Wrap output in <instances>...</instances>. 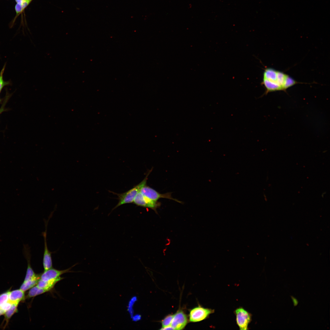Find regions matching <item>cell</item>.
<instances>
[{"label": "cell", "mask_w": 330, "mask_h": 330, "mask_svg": "<svg viewBox=\"0 0 330 330\" xmlns=\"http://www.w3.org/2000/svg\"><path fill=\"white\" fill-rule=\"evenodd\" d=\"M63 279V278L60 277L56 279L47 281H43L39 279L36 285L47 292L51 290L57 282Z\"/></svg>", "instance_id": "cell-12"}, {"label": "cell", "mask_w": 330, "mask_h": 330, "mask_svg": "<svg viewBox=\"0 0 330 330\" xmlns=\"http://www.w3.org/2000/svg\"><path fill=\"white\" fill-rule=\"evenodd\" d=\"M161 330H174L173 327L170 325L164 327H162Z\"/></svg>", "instance_id": "cell-24"}, {"label": "cell", "mask_w": 330, "mask_h": 330, "mask_svg": "<svg viewBox=\"0 0 330 330\" xmlns=\"http://www.w3.org/2000/svg\"><path fill=\"white\" fill-rule=\"evenodd\" d=\"M39 279H36L24 281L21 285L20 289L23 291L25 292L36 285Z\"/></svg>", "instance_id": "cell-15"}, {"label": "cell", "mask_w": 330, "mask_h": 330, "mask_svg": "<svg viewBox=\"0 0 330 330\" xmlns=\"http://www.w3.org/2000/svg\"><path fill=\"white\" fill-rule=\"evenodd\" d=\"M188 322L187 316L181 309L174 314L170 325L174 330H182L185 328Z\"/></svg>", "instance_id": "cell-9"}, {"label": "cell", "mask_w": 330, "mask_h": 330, "mask_svg": "<svg viewBox=\"0 0 330 330\" xmlns=\"http://www.w3.org/2000/svg\"><path fill=\"white\" fill-rule=\"evenodd\" d=\"M47 292L45 289L39 287L36 285L30 288L27 297L28 298L34 297Z\"/></svg>", "instance_id": "cell-13"}, {"label": "cell", "mask_w": 330, "mask_h": 330, "mask_svg": "<svg viewBox=\"0 0 330 330\" xmlns=\"http://www.w3.org/2000/svg\"><path fill=\"white\" fill-rule=\"evenodd\" d=\"M237 324L240 330L248 329V326L251 320V315L242 307L235 311Z\"/></svg>", "instance_id": "cell-6"}, {"label": "cell", "mask_w": 330, "mask_h": 330, "mask_svg": "<svg viewBox=\"0 0 330 330\" xmlns=\"http://www.w3.org/2000/svg\"><path fill=\"white\" fill-rule=\"evenodd\" d=\"M135 204L144 207L148 208L157 212V209L161 205L158 201L152 200L143 195L139 191L135 197L133 202Z\"/></svg>", "instance_id": "cell-7"}, {"label": "cell", "mask_w": 330, "mask_h": 330, "mask_svg": "<svg viewBox=\"0 0 330 330\" xmlns=\"http://www.w3.org/2000/svg\"><path fill=\"white\" fill-rule=\"evenodd\" d=\"M53 212H52L49 216V218L47 220H44L45 226V231L42 233L44 238V250L43 257V265L44 271L47 270L53 267V263L52 258V254L53 252L50 251L48 248L47 242V226L50 219L52 216Z\"/></svg>", "instance_id": "cell-5"}, {"label": "cell", "mask_w": 330, "mask_h": 330, "mask_svg": "<svg viewBox=\"0 0 330 330\" xmlns=\"http://www.w3.org/2000/svg\"><path fill=\"white\" fill-rule=\"evenodd\" d=\"M6 64H5L0 72V93L3 88L5 86L10 84V81H5L3 78V75L5 69Z\"/></svg>", "instance_id": "cell-17"}, {"label": "cell", "mask_w": 330, "mask_h": 330, "mask_svg": "<svg viewBox=\"0 0 330 330\" xmlns=\"http://www.w3.org/2000/svg\"><path fill=\"white\" fill-rule=\"evenodd\" d=\"M152 170V169L148 171L144 179L139 184L124 193L117 194L118 196L119 202L113 210L122 205L133 202L135 197L141 188L146 185L148 177Z\"/></svg>", "instance_id": "cell-2"}, {"label": "cell", "mask_w": 330, "mask_h": 330, "mask_svg": "<svg viewBox=\"0 0 330 330\" xmlns=\"http://www.w3.org/2000/svg\"><path fill=\"white\" fill-rule=\"evenodd\" d=\"M4 110V107L3 106H2V107L0 109V114Z\"/></svg>", "instance_id": "cell-26"}, {"label": "cell", "mask_w": 330, "mask_h": 330, "mask_svg": "<svg viewBox=\"0 0 330 330\" xmlns=\"http://www.w3.org/2000/svg\"><path fill=\"white\" fill-rule=\"evenodd\" d=\"M140 191L144 196L154 201H157L160 198H166L172 200L179 203H182V202L172 197L171 193H167L164 194L160 193L146 185L142 187Z\"/></svg>", "instance_id": "cell-3"}, {"label": "cell", "mask_w": 330, "mask_h": 330, "mask_svg": "<svg viewBox=\"0 0 330 330\" xmlns=\"http://www.w3.org/2000/svg\"><path fill=\"white\" fill-rule=\"evenodd\" d=\"M15 9L17 15L23 11L21 4L16 3L15 6Z\"/></svg>", "instance_id": "cell-21"}, {"label": "cell", "mask_w": 330, "mask_h": 330, "mask_svg": "<svg viewBox=\"0 0 330 330\" xmlns=\"http://www.w3.org/2000/svg\"><path fill=\"white\" fill-rule=\"evenodd\" d=\"M138 298L137 296L136 295H134L128 301L127 310L130 318L134 314V306Z\"/></svg>", "instance_id": "cell-16"}, {"label": "cell", "mask_w": 330, "mask_h": 330, "mask_svg": "<svg viewBox=\"0 0 330 330\" xmlns=\"http://www.w3.org/2000/svg\"><path fill=\"white\" fill-rule=\"evenodd\" d=\"M132 321L135 322L140 321L141 319V316L139 314H134L131 317Z\"/></svg>", "instance_id": "cell-20"}, {"label": "cell", "mask_w": 330, "mask_h": 330, "mask_svg": "<svg viewBox=\"0 0 330 330\" xmlns=\"http://www.w3.org/2000/svg\"><path fill=\"white\" fill-rule=\"evenodd\" d=\"M76 264L74 265L68 269L64 270H58L51 268L47 270L44 271L41 275L40 279L43 281H47L59 278L62 274L71 272L70 270Z\"/></svg>", "instance_id": "cell-10"}, {"label": "cell", "mask_w": 330, "mask_h": 330, "mask_svg": "<svg viewBox=\"0 0 330 330\" xmlns=\"http://www.w3.org/2000/svg\"><path fill=\"white\" fill-rule=\"evenodd\" d=\"M1 101V99H0V101Z\"/></svg>", "instance_id": "cell-27"}, {"label": "cell", "mask_w": 330, "mask_h": 330, "mask_svg": "<svg viewBox=\"0 0 330 330\" xmlns=\"http://www.w3.org/2000/svg\"><path fill=\"white\" fill-rule=\"evenodd\" d=\"M32 0H23L21 5L23 10L29 4Z\"/></svg>", "instance_id": "cell-22"}, {"label": "cell", "mask_w": 330, "mask_h": 330, "mask_svg": "<svg viewBox=\"0 0 330 330\" xmlns=\"http://www.w3.org/2000/svg\"><path fill=\"white\" fill-rule=\"evenodd\" d=\"M292 302L293 303L294 305V306H296L297 305L298 303V300L295 298L294 297L292 296H291Z\"/></svg>", "instance_id": "cell-23"}, {"label": "cell", "mask_w": 330, "mask_h": 330, "mask_svg": "<svg viewBox=\"0 0 330 330\" xmlns=\"http://www.w3.org/2000/svg\"><path fill=\"white\" fill-rule=\"evenodd\" d=\"M214 312V310L205 308L199 305L190 310L189 320L191 322H199L206 319Z\"/></svg>", "instance_id": "cell-4"}, {"label": "cell", "mask_w": 330, "mask_h": 330, "mask_svg": "<svg viewBox=\"0 0 330 330\" xmlns=\"http://www.w3.org/2000/svg\"><path fill=\"white\" fill-rule=\"evenodd\" d=\"M8 291L0 295V308L9 302Z\"/></svg>", "instance_id": "cell-18"}, {"label": "cell", "mask_w": 330, "mask_h": 330, "mask_svg": "<svg viewBox=\"0 0 330 330\" xmlns=\"http://www.w3.org/2000/svg\"><path fill=\"white\" fill-rule=\"evenodd\" d=\"M288 75L271 68L264 71L262 84L266 89L265 94L277 91H284V86Z\"/></svg>", "instance_id": "cell-1"}, {"label": "cell", "mask_w": 330, "mask_h": 330, "mask_svg": "<svg viewBox=\"0 0 330 330\" xmlns=\"http://www.w3.org/2000/svg\"><path fill=\"white\" fill-rule=\"evenodd\" d=\"M23 252L28 263L26 275L24 281L34 279H40L41 275L35 273L31 267L30 263L31 255L30 248L28 244L23 245Z\"/></svg>", "instance_id": "cell-8"}, {"label": "cell", "mask_w": 330, "mask_h": 330, "mask_svg": "<svg viewBox=\"0 0 330 330\" xmlns=\"http://www.w3.org/2000/svg\"><path fill=\"white\" fill-rule=\"evenodd\" d=\"M174 315V314H169L166 316L161 321V323L162 327H164L170 325Z\"/></svg>", "instance_id": "cell-19"}, {"label": "cell", "mask_w": 330, "mask_h": 330, "mask_svg": "<svg viewBox=\"0 0 330 330\" xmlns=\"http://www.w3.org/2000/svg\"><path fill=\"white\" fill-rule=\"evenodd\" d=\"M18 305V304H13L11 307L5 312L4 314L5 320L6 321L5 326L7 324L9 320L12 315L17 312Z\"/></svg>", "instance_id": "cell-14"}, {"label": "cell", "mask_w": 330, "mask_h": 330, "mask_svg": "<svg viewBox=\"0 0 330 330\" xmlns=\"http://www.w3.org/2000/svg\"><path fill=\"white\" fill-rule=\"evenodd\" d=\"M5 311L0 308V316L4 314Z\"/></svg>", "instance_id": "cell-25"}, {"label": "cell", "mask_w": 330, "mask_h": 330, "mask_svg": "<svg viewBox=\"0 0 330 330\" xmlns=\"http://www.w3.org/2000/svg\"><path fill=\"white\" fill-rule=\"evenodd\" d=\"M25 298L24 292L20 289L9 291V301L13 304H18Z\"/></svg>", "instance_id": "cell-11"}]
</instances>
